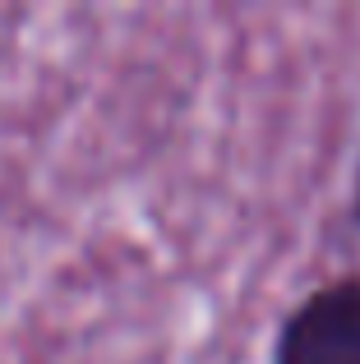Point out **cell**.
<instances>
[{"mask_svg":"<svg viewBox=\"0 0 360 364\" xmlns=\"http://www.w3.org/2000/svg\"><path fill=\"white\" fill-rule=\"evenodd\" d=\"M272 364H360V272L314 286L282 318Z\"/></svg>","mask_w":360,"mask_h":364,"instance_id":"1","label":"cell"},{"mask_svg":"<svg viewBox=\"0 0 360 364\" xmlns=\"http://www.w3.org/2000/svg\"><path fill=\"white\" fill-rule=\"evenodd\" d=\"M351 226L360 231V161H356V180H351Z\"/></svg>","mask_w":360,"mask_h":364,"instance_id":"2","label":"cell"}]
</instances>
